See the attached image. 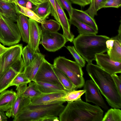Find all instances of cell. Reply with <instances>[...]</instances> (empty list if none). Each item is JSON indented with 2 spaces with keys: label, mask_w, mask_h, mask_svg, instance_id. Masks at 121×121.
<instances>
[{
  "label": "cell",
  "mask_w": 121,
  "mask_h": 121,
  "mask_svg": "<svg viewBox=\"0 0 121 121\" xmlns=\"http://www.w3.org/2000/svg\"><path fill=\"white\" fill-rule=\"evenodd\" d=\"M86 71L92 81L112 108H121V95L116 86L112 75L97 65L88 63Z\"/></svg>",
  "instance_id": "cell-1"
},
{
  "label": "cell",
  "mask_w": 121,
  "mask_h": 121,
  "mask_svg": "<svg viewBox=\"0 0 121 121\" xmlns=\"http://www.w3.org/2000/svg\"><path fill=\"white\" fill-rule=\"evenodd\" d=\"M103 113L99 106L91 104L80 98L68 102L58 117L60 121H102Z\"/></svg>",
  "instance_id": "cell-2"
},
{
  "label": "cell",
  "mask_w": 121,
  "mask_h": 121,
  "mask_svg": "<svg viewBox=\"0 0 121 121\" xmlns=\"http://www.w3.org/2000/svg\"><path fill=\"white\" fill-rule=\"evenodd\" d=\"M110 38L104 35L79 34L72 42L77 52L89 64L95 60L96 54L107 52L106 42Z\"/></svg>",
  "instance_id": "cell-3"
},
{
  "label": "cell",
  "mask_w": 121,
  "mask_h": 121,
  "mask_svg": "<svg viewBox=\"0 0 121 121\" xmlns=\"http://www.w3.org/2000/svg\"><path fill=\"white\" fill-rule=\"evenodd\" d=\"M65 102L61 101L45 104H30L14 117L13 121H41L48 117H58L65 108Z\"/></svg>",
  "instance_id": "cell-4"
},
{
  "label": "cell",
  "mask_w": 121,
  "mask_h": 121,
  "mask_svg": "<svg viewBox=\"0 0 121 121\" xmlns=\"http://www.w3.org/2000/svg\"><path fill=\"white\" fill-rule=\"evenodd\" d=\"M53 65L65 74L77 89L84 86L85 81L82 67L76 62L59 56L54 59Z\"/></svg>",
  "instance_id": "cell-5"
},
{
  "label": "cell",
  "mask_w": 121,
  "mask_h": 121,
  "mask_svg": "<svg viewBox=\"0 0 121 121\" xmlns=\"http://www.w3.org/2000/svg\"><path fill=\"white\" fill-rule=\"evenodd\" d=\"M21 38L17 24L0 13V42L4 45L11 46L18 43Z\"/></svg>",
  "instance_id": "cell-6"
},
{
  "label": "cell",
  "mask_w": 121,
  "mask_h": 121,
  "mask_svg": "<svg viewBox=\"0 0 121 121\" xmlns=\"http://www.w3.org/2000/svg\"><path fill=\"white\" fill-rule=\"evenodd\" d=\"M41 29V40L39 44H42L48 51L54 52L58 50L68 41L63 35L58 32H52Z\"/></svg>",
  "instance_id": "cell-7"
},
{
  "label": "cell",
  "mask_w": 121,
  "mask_h": 121,
  "mask_svg": "<svg viewBox=\"0 0 121 121\" xmlns=\"http://www.w3.org/2000/svg\"><path fill=\"white\" fill-rule=\"evenodd\" d=\"M22 44L11 46L0 56V75L22 57Z\"/></svg>",
  "instance_id": "cell-8"
},
{
  "label": "cell",
  "mask_w": 121,
  "mask_h": 121,
  "mask_svg": "<svg viewBox=\"0 0 121 121\" xmlns=\"http://www.w3.org/2000/svg\"><path fill=\"white\" fill-rule=\"evenodd\" d=\"M83 86L86 102L93 103L105 110L108 109V107L101 95L99 89L92 80H87Z\"/></svg>",
  "instance_id": "cell-9"
},
{
  "label": "cell",
  "mask_w": 121,
  "mask_h": 121,
  "mask_svg": "<svg viewBox=\"0 0 121 121\" xmlns=\"http://www.w3.org/2000/svg\"><path fill=\"white\" fill-rule=\"evenodd\" d=\"M34 81L48 82L63 87L54 71L53 65L45 59L42 63Z\"/></svg>",
  "instance_id": "cell-10"
},
{
  "label": "cell",
  "mask_w": 121,
  "mask_h": 121,
  "mask_svg": "<svg viewBox=\"0 0 121 121\" xmlns=\"http://www.w3.org/2000/svg\"><path fill=\"white\" fill-rule=\"evenodd\" d=\"M95 60L97 65L111 75L121 72V62L111 60L107 53L96 54Z\"/></svg>",
  "instance_id": "cell-11"
},
{
  "label": "cell",
  "mask_w": 121,
  "mask_h": 121,
  "mask_svg": "<svg viewBox=\"0 0 121 121\" xmlns=\"http://www.w3.org/2000/svg\"><path fill=\"white\" fill-rule=\"evenodd\" d=\"M29 41L27 45L34 51L39 52V46L41 38L42 29L35 20L29 18Z\"/></svg>",
  "instance_id": "cell-12"
},
{
  "label": "cell",
  "mask_w": 121,
  "mask_h": 121,
  "mask_svg": "<svg viewBox=\"0 0 121 121\" xmlns=\"http://www.w3.org/2000/svg\"><path fill=\"white\" fill-rule=\"evenodd\" d=\"M55 0L59 18L58 22L62 28L63 35L68 41L72 42L74 38V35L71 32L70 25L69 23V19L60 3L57 0Z\"/></svg>",
  "instance_id": "cell-13"
},
{
  "label": "cell",
  "mask_w": 121,
  "mask_h": 121,
  "mask_svg": "<svg viewBox=\"0 0 121 121\" xmlns=\"http://www.w3.org/2000/svg\"><path fill=\"white\" fill-rule=\"evenodd\" d=\"M66 92L61 91L42 93L38 96L31 99L30 104L33 105L45 104L61 101Z\"/></svg>",
  "instance_id": "cell-14"
},
{
  "label": "cell",
  "mask_w": 121,
  "mask_h": 121,
  "mask_svg": "<svg viewBox=\"0 0 121 121\" xmlns=\"http://www.w3.org/2000/svg\"><path fill=\"white\" fill-rule=\"evenodd\" d=\"M0 13L3 16L16 22L19 15L17 5L13 2L0 0Z\"/></svg>",
  "instance_id": "cell-15"
},
{
  "label": "cell",
  "mask_w": 121,
  "mask_h": 121,
  "mask_svg": "<svg viewBox=\"0 0 121 121\" xmlns=\"http://www.w3.org/2000/svg\"><path fill=\"white\" fill-rule=\"evenodd\" d=\"M16 94L17 97L13 106L5 113L6 116L9 118H13L24 107L31 103V98Z\"/></svg>",
  "instance_id": "cell-16"
},
{
  "label": "cell",
  "mask_w": 121,
  "mask_h": 121,
  "mask_svg": "<svg viewBox=\"0 0 121 121\" xmlns=\"http://www.w3.org/2000/svg\"><path fill=\"white\" fill-rule=\"evenodd\" d=\"M16 93L12 89L5 90L0 94V110L6 111L13 106L17 97Z\"/></svg>",
  "instance_id": "cell-17"
},
{
  "label": "cell",
  "mask_w": 121,
  "mask_h": 121,
  "mask_svg": "<svg viewBox=\"0 0 121 121\" xmlns=\"http://www.w3.org/2000/svg\"><path fill=\"white\" fill-rule=\"evenodd\" d=\"M45 59L44 55L39 52L32 62L24 69L22 72L30 81H34L35 75Z\"/></svg>",
  "instance_id": "cell-18"
},
{
  "label": "cell",
  "mask_w": 121,
  "mask_h": 121,
  "mask_svg": "<svg viewBox=\"0 0 121 121\" xmlns=\"http://www.w3.org/2000/svg\"><path fill=\"white\" fill-rule=\"evenodd\" d=\"M71 17L98 30V27L94 18L85 11L73 8Z\"/></svg>",
  "instance_id": "cell-19"
},
{
  "label": "cell",
  "mask_w": 121,
  "mask_h": 121,
  "mask_svg": "<svg viewBox=\"0 0 121 121\" xmlns=\"http://www.w3.org/2000/svg\"><path fill=\"white\" fill-rule=\"evenodd\" d=\"M16 22L22 41L28 44L29 41V19L26 16L20 14L18 15Z\"/></svg>",
  "instance_id": "cell-20"
},
{
  "label": "cell",
  "mask_w": 121,
  "mask_h": 121,
  "mask_svg": "<svg viewBox=\"0 0 121 121\" xmlns=\"http://www.w3.org/2000/svg\"><path fill=\"white\" fill-rule=\"evenodd\" d=\"M19 73L10 67L0 75V93L10 87L14 78Z\"/></svg>",
  "instance_id": "cell-21"
},
{
  "label": "cell",
  "mask_w": 121,
  "mask_h": 121,
  "mask_svg": "<svg viewBox=\"0 0 121 121\" xmlns=\"http://www.w3.org/2000/svg\"><path fill=\"white\" fill-rule=\"evenodd\" d=\"M53 69L58 80L65 90L67 92L77 90L76 86L65 74L53 65Z\"/></svg>",
  "instance_id": "cell-22"
},
{
  "label": "cell",
  "mask_w": 121,
  "mask_h": 121,
  "mask_svg": "<svg viewBox=\"0 0 121 121\" xmlns=\"http://www.w3.org/2000/svg\"><path fill=\"white\" fill-rule=\"evenodd\" d=\"M69 21L70 25H73L77 27L79 34L96 35L98 33V31L79 21L72 17L69 18Z\"/></svg>",
  "instance_id": "cell-23"
},
{
  "label": "cell",
  "mask_w": 121,
  "mask_h": 121,
  "mask_svg": "<svg viewBox=\"0 0 121 121\" xmlns=\"http://www.w3.org/2000/svg\"><path fill=\"white\" fill-rule=\"evenodd\" d=\"M35 82L38 89L42 93L68 92L63 87L57 85L45 82Z\"/></svg>",
  "instance_id": "cell-24"
},
{
  "label": "cell",
  "mask_w": 121,
  "mask_h": 121,
  "mask_svg": "<svg viewBox=\"0 0 121 121\" xmlns=\"http://www.w3.org/2000/svg\"><path fill=\"white\" fill-rule=\"evenodd\" d=\"M36 6L32 10L39 17L44 20L48 18L51 13V6L48 0Z\"/></svg>",
  "instance_id": "cell-25"
},
{
  "label": "cell",
  "mask_w": 121,
  "mask_h": 121,
  "mask_svg": "<svg viewBox=\"0 0 121 121\" xmlns=\"http://www.w3.org/2000/svg\"><path fill=\"white\" fill-rule=\"evenodd\" d=\"M113 37L114 39L113 45L108 54L111 60L121 62V38L118 35Z\"/></svg>",
  "instance_id": "cell-26"
},
{
  "label": "cell",
  "mask_w": 121,
  "mask_h": 121,
  "mask_svg": "<svg viewBox=\"0 0 121 121\" xmlns=\"http://www.w3.org/2000/svg\"><path fill=\"white\" fill-rule=\"evenodd\" d=\"M42 93L38 89L35 82L32 81L29 83L28 86L25 88L20 95L32 99L38 96Z\"/></svg>",
  "instance_id": "cell-27"
},
{
  "label": "cell",
  "mask_w": 121,
  "mask_h": 121,
  "mask_svg": "<svg viewBox=\"0 0 121 121\" xmlns=\"http://www.w3.org/2000/svg\"><path fill=\"white\" fill-rule=\"evenodd\" d=\"M38 52L34 51L28 45L22 48V55L24 63V69L32 62Z\"/></svg>",
  "instance_id": "cell-28"
},
{
  "label": "cell",
  "mask_w": 121,
  "mask_h": 121,
  "mask_svg": "<svg viewBox=\"0 0 121 121\" xmlns=\"http://www.w3.org/2000/svg\"><path fill=\"white\" fill-rule=\"evenodd\" d=\"M16 4L18 6V12L19 14H22L41 24L44 23L45 20L39 17L32 10L26 7Z\"/></svg>",
  "instance_id": "cell-29"
},
{
  "label": "cell",
  "mask_w": 121,
  "mask_h": 121,
  "mask_svg": "<svg viewBox=\"0 0 121 121\" xmlns=\"http://www.w3.org/2000/svg\"><path fill=\"white\" fill-rule=\"evenodd\" d=\"M107 0H91L90 5L85 11L91 16H94L97 12L103 8Z\"/></svg>",
  "instance_id": "cell-30"
},
{
  "label": "cell",
  "mask_w": 121,
  "mask_h": 121,
  "mask_svg": "<svg viewBox=\"0 0 121 121\" xmlns=\"http://www.w3.org/2000/svg\"><path fill=\"white\" fill-rule=\"evenodd\" d=\"M102 121H121V110L119 108H113L108 110Z\"/></svg>",
  "instance_id": "cell-31"
},
{
  "label": "cell",
  "mask_w": 121,
  "mask_h": 121,
  "mask_svg": "<svg viewBox=\"0 0 121 121\" xmlns=\"http://www.w3.org/2000/svg\"><path fill=\"white\" fill-rule=\"evenodd\" d=\"M85 92L84 90L69 91L66 92L62 98L61 101L67 102H72L81 98Z\"/></svg>",
  "instance_id": "cell-32"
},
{
  "label": "cell",
  "mask_w": 121,
  "mask_h": 121,
  "mask_svg": "<svg viewBox=\"0 0 121 121\" xmlns=\"http://www.w3.org/2000/svg\"><path fill=\"white\" fill-rule=\"evenodd\" d=\"M41 25V28L52 32H57L60 28V25L58 22L52 19L45 20L44 23Z\"/></svg>",
  "instance_id": "cell-33"
},
{
  "label": "cell",
  "mask_w": 121,
  "mask_h": 121,
  "mask_svg": "<svg viewBox=\"0 0 121 121\" xmlns=\"http://www.w3.org/2000/svg\"><path fill=\"white\" fill-rule=\"evenodd\" d=\"M66 48L72 55L75 62L82 68L84 67L86 63L85 60L77 52L74 47L68 46Z\"/></svg>",
  "instance_id": "cell-34"
},
{
  "label": "cell",
  "mask_w": 121,
  "mask_h": 121,
  "mask_svg": "<svg viewBox=\"0 0 121 121\" xmlns=\"http://www.w3.org/2000/svg\"><path fill=\"white\" fill-rule=\"evenodd\" d=\"M31 82L22 73H19L14 78L9 86H16V87L20 85L28 84Z\"/></svg>",
  "instance_id": "cell-35"
},
{
  "label": "cell",
  "mask_w": 121,
  "mask_h": 121,
  "mask_svg": "<svg viewBox=\"0 0 121 121\" xmlns=\"http://www.w3.org/2000/svg\"><path fill=\"white\" fill-rule=\"evenodd\" d=\"M64 9H65L68 13L69 18L72 16L73 8L69 0H57Z\"/></svg>",
  "instance_id": "cell-36"
},
{
  "label": "cell",
  "mask_w": 121,
  "mask_h": 121,
  "mask_svg": "<svg viewBox=\"0 0 121 121\" xmlns=\"http://www.w3.org/2000/svg\"><path fill=\"white\" fill-rule=\"evenodd\" d=\"M121 6V0H107L103 8L113 7L118 8Z\"/></svg>",
  "instance_id": "cell-37"
},
{
  "label": "cell",
  "mask_w": 121,
  "mask_h": 121,
  "mask_svg": "<svg viewBox=\"0 0 121 121\" xmlns=\"http://www.w3.org/2000/svg\"><path fill=\"white\" fill-rule=\"evenodd\" d=\"M49 1L51 9V16L58 22L59 18L57 12L55 0H48Z\"/></svg>",
  "instance_id": "cell-38"
},
{
  "label": "cell",
  "mask_w": 121,
  "mask_h": 121,
  "mask_svg": "<svg viewBox=\"0 0 121 121\" xmlns=\"http://www.w3.org/2000/svg\"><path fill=\"white\" fill-rule=\"evenodd\" d=\"M116 86L119 94L121 95V76H118L116 74L112 75Z\"/></svg>",
  "instance_id": "cell-39"
},
{
  "label": "cell",
  "mask_w": 121,
  "mask_h": 121,
  "mask_svg": "<svg viewBox=\"0 0 121 121\" xmlns=\"http://www.w3.org/2000/svg\"><path fill=\"white\" fill-rule=\"evenodd\" d=\"M71 4L78 5L81 7H84L90 4V0H69Z\"/></svg>",
  "instance_id": "cell-40"
},
{
  "label": "cell",
  "mask_w": 121,
  "mask_h": 121,
  "mask_svg": "<svg viewBox=\"0 0 121 121\" xmlns=\"http://www.w3.org/2000/svg\"><path fill=\"white\" fill-rule=\"evenodd\" d=\"M114 39L113 37L110 38V39L107 40L106 42V44L107 48V54H108L111 50L112 48Z\"/></svg>",
  "instance_id": "cell-41"
},
{
  "label": "cell",
  "mask_w": 121,
  "mask_h": 121,
  "mask_svg": "<svg viewBox=\"0 0 121 121\" xmlns=\"http://www.w3.org/2000/svg\"><path fill=\"white\" fill-rule=\"evenodd\" d=\"M28 1L27 0H16L12 2L19 4L22 6L26 7Z\"/></svg>",
  "instance_id": "cell-42"
},
{
  "label": "cell",
  "mask_w": 121,
  "mask_h": 121,
  "mask_svg": "<svg viewBox=\"0 0 121 121\" xmlns=\"http://www.w3.org/2000/svg\"><path fill=\"white\" fill-rule=\"evenodd\" d=\"M7 117L4 112L0 110V121H7Z\"/></svg>",
  "instance_id": "cell-43"
},
{
  "label": "cell",
  "mask_w": 121,
  "mask_h": 121,
  "mask_svg": "<svg viewBox=\"0 0 121 121\" xmlns=\"http://www.w3.org/2000/svg\"><path fill=\"white\" fill-rule=\"evenodd\" d=\"M33 5L37 6L47 0H27Z\"/></svg>",
  "instance_id": "cell-44"
},
{
  "label": "cell",
  "mask_w": 121,
  "mask_h": 121,
  "mask_svg": "<svg viewBox=\"0 0 121 121\" xmlns=\"http://www.w3.org/2000/svg\"><path fill=\"white\" fill-rule=\"evenodd\" d=\"M9 48L5 47L0 43V56Z\"/></svg>",
  "instance_id": "cell-45"
},
{
  "label": "cell",
  "mask_w": 121,
  "mask_h": 121,
  "mask_svg": "<svg viewBox=\"0 0 121 121\" xmlns=\"http://www.w3.org/2000/svg\"><path fill=\"white\" fill-rule=\"evenodd\" d=\"M120 37L121 38V24L120 23L118 30V34L117 35Z\"/></svg>",
  "instance_id": "cell-46"
},
{
  "label": "cell",
  "mask_w": 121,
  "mask_h": 121,
  "mask_svg": "<svg viewBox=\"0 0 121 121\" xmlns=\"http://www.w3.org/2000/svg\"><path fill=\"white\" fill-rule=\"evenodd\" d=\"M3 1L8 2H12V1L10 0H1Z\"/></svg>",
  "instance_id": "cell-47"
},
{
  "label": "cell",
  "mask_w": 121,
  "mask_h": 121,
  "mask_svg": "<svg viewBox=\"0 0 121 121\" xmlns=\"http://www.w3.org/2000/svg\"><path fill=\"white\" fill-rule=\"evenodd\" d=\"M10 0L12 1V2H13V1H14L16 0Z\"/></svg>",
  "instance_id": "cell-48"
},
{
  "label": "cell",
  "mask_w": 121,
  "mask_h": 121,
  "mask_svg": "<svg viewBox=\"0 0 121 121\" xmlns=\"http://www.w3.org/2000/svg\"></svg>",
  "instance_id": "cell-49"
},
{
  "label": "cell",
  "mask_w": 121,
  "mask_h": 121,
  "mask_svg": "<svg viewBox=\"0 0 121 121\" xmlns=\"http://www.w3.org/2000/svg\"></svg>",
  "instance_id": "cell-50"
}]
</instances>
